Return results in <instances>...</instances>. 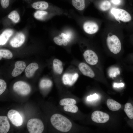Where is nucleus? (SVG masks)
<instances>
[{"label":"nucleus","mask_w":133,"mask_h":133,"mask_svg":"<svg viewBox=\"0 0 133 133\" xmlns=\"http://www.w3.org/2000/svg\"><path fill=\"white\" fill-rule=\"evenodd\" d=\"M0 60L2 57L7 59H11L13 57L12 53L9 50L5 49L0 50Z\"/></svg>","instance_id":"22"},{"label":"nucleus","mask_w":133,"mask_h":133,"mask_svg":"<svg viewBox=\"0 0 133 133\" xmlns=\"http://www.w3.org/2000/svg\"><path fill=\"white\" fill-rule=\"evenodd\" d=\"M63 44L65 46H66L67 44V39L64 37L62 39Z\"/></svg>","instance_id":"33"},{"label":"nucleus","mask_w":133,"mask_h":133,"mask_svg":"<svg viewBox=\"0 0 133 133\" xmlns=\"http://www.w3.org/2000/svg\"><path fill=\"white\" fill-rule=\"evenodd\" d=\"M25 37L24 34L20 33L17 34L11 40L10 44L14 48H18L21 46L24 43Z\"/></svg>","instance_id":"9"},{"label":"nucleus","mask_w":133,"mask_h":133,"mask_svg":"<svg viewBox=\"0 0 133 133\" xmlns=\"http://www.w3.org/2000/svg\"><path fill=\"white\" fill-rule=\"evenodd\" d=\"M47 12L42 10H38L36 11L34 14V17L38 19H42L45 16L47 15Z\"/></svg>","instance_id":"28"},{"label":"nucleus","mask_w":133,"mask_h":133,"mask_svg":"<svg viewBox=\"0 0 133 133\" xmlns=\"http://www.w3.org/2000/svg\"><path fill=\"white\" fill-rule=\"evenodd\" d=\"M7 87L6 83L3 80H0V95L5 90Z\"/></svg>","instance_id":"29"},{"label":"nucleus","mask_w":133,"mask_h":133,"mask_svg":"<svg viewBox=\"0 0 133 133\" xmlns=\"http://www.w3.org/2000/svg\"><path fill=\"white\" fill-rule=\"evenodd\" d=\"M112 13L116 18L122 22H128L132 19L129 13L125 10L120 8H113L111 10Z\"/></svg>","instance_id":"5"},{"label":"nucleus","mask_w":133,"mask_h":133,"mask_svg":"<svg viewBox=\"0 0 133 133\" xmlns=\"http://www.w3.org/2000/svg\"><path fill=\"white\" fill-rule=\"evenodd\" d=\"M8 17L11 19L14 22L17 23L19 19V14L16 11H13L11 12L8 15Z\"/></svg>","instance_id":"25"},{"label":"nucleus","mask_w":133,"mask_h":133,"mask_svg":"<svg viewBox=\"0 0 133 133\" xmlns=\"http://www.w3.org/2000/svg\"><path fill=\"white\" fill-rule=\"evenodd\" d=\"M49 6L48 2L44 1H40L33 3L32 7L36 9L44 10L47 9Z\"/></svg>","instance_id":"20"},{"label":"nucleus","mask_w":133,"mask_h":133,"mask_svg":"<svg viewBox=\"0 0 133 133\" xmlns=\"http://www.w3.org/2000/svg\"><path fill=\"white\" fill-rule=\"evenodd\" d=\"M72 3L73 6L79 10H83L84 8V0H72Z\"/></svg>","instance_id":"21"},{"label":"nucleus","mask_w":133,"mask_h":133,"mask_svg":"<svg viewBox=\"0 0 133 133\" xmlns=\"http://www.w3.org/2000/svg\"><path fill=\"white\" fill-rule=\"evenodd\" d=\"M98 95L96 93H95L92 95L88 96L87 97V101H90L96 100L98 98Z\"/></svg>","instance_id":"30"},{"label":"nucleus","mask_w":133,"mask_h":133,"mask_svg":"<svg viewBox=\"0 0 133 133\" xmlns=\"http://www.w3.org/2000/svg\"><path fill=\"white\" fill-rule=\"evenodd\" d=\"M107 106L111 110L115 111L119 110L121 107V105L115 100L110 99H107L106 101Z\"/></svg>","instance_id":"17"},{"label":"nucleus","mask_w":133,"mask_h":133,"mask_svg":"<svg viewBox=\"0 0 133 133\" xmlns=\"http://www.w3.org/2000/svg\"><path fill=\"white\" fill-rule=\"evenodd\" d=\"M53 65L54 71L58 74H61L63 70L62 62L59 59H55L53 61Z\"/></svg>","instance_id":"18"},{"label":"nucleus","mask_w":133,"mask_h":133,"mask_svg":"<svg viewBox=\"0 0 133 133\" xmlns=\"http://www.w3.org/2000/svg\"><path fill=\"white\" fill-rule=\"evenodd\" d=\"M10 127V124L7 117L6 116H0V133H7Z\"/></svg>","instance_id":"14"},{"label":"nucleus","mask_w":133,"mask_h":133,"mask_svg":"<svg viewBox=\"0 0 133 133\" xmlns=\"http://www.w3.org/2000/svg\"><path fill=\"white\" fill-rule=\"evenodd\" d=\"M113 3L115 4H118L120 2V0H113L112 1Z\"/></svg>","instance_id":"35"},{"label":"nucleus","mask_w":133,"mask_h":133,"mask_svg":"<svg viewBox=\"0 0 133 133\" xmlns=\"http://www.w3.org/2000/svg\"><path fill=\"white\" fill-rule=\"evenodd\" d=\"M124 110L128 117L130 119H133V106L130 102H127L125 105Z\"/></svg>","instance_id":"19"},{"label":"nucleus","mask_w":133,"mask_h":133,"mask_svg":"<svg viewBox=\"0 0 133 133\" xmlns=\"http://www.w3.org/2000/svg\"><path fill=\"white\" fill-rule=\"evenodd\" d=\"M7 116L11 123L15 126H19L22 124L23 119L17 111L13 109L10 110L8 113Z\"/></svg>","instance_id":"6"},{"label":"nucleus","mask_w":133,"mask_h":133,"mask_svg":"<svg viewBox=\"0 0 133 133\" xmlns=\"http://www.w3.org/2000/svg\"><path fill=\"white\" fill-rule=\"evenodd\" d=\"M76 103V101L75 100L70 98L63 99L59 102V104L61 106L74 105Z\"/></svg>","instance_id":"23"},{"label":"nucleus","mask_w":133,"mask_h":133,"mask_svg":"<svg viewBox=\"0 0 133 133\" xmlns=\"http://www.w3.org/2000/svg\"><path fill=\"white\" fill-rule=\"evenodd\" d=\"M124 84L123 83H121L119 84L115 83L114 84V86L118 87H122L124 86Z\"/></svg>","instance_id":"34"},{"label":"nucleus","mask_w":133,"mask_h":133,"mask_svg":"<svg viewBox=\"0 0 133 133\" xmlns=\"http://www.w3.org/2000/svg\"><path fill=\"white\" fill-rule=\"evenodd\" d=\"M78 77V74L77 73L65 74L62 77L63 82L65 85L72 86L76 81Z\"/></svg>","instance_id":"11"},{"label":"nucleus","mask_w":133,"mask_h":133,"mask_svg":"<svg viewBox=\"0 0 133 133\" xmlns=\"http://www.w3.org/2000/svg\"><path fill=\"white\" fill-rule=\"evenodd\" d=\"M83 56L86 62L90 65H95L98 63V56L92 50H88L85 51L83 53Z\"/></svg>","instance_id":"8"},{"label":"nucleus","mask_w":133,"mask_h":133,"mask_svg":"<svg viewBox=\"0 0 133 133\" xmlns=\"http://www.w3.org/2000/svg\"><path fill=\"white\" fill-rule=\"evenodd\" d=\"M10 0H1V4L2 7L4 9L7 8L9 6Z\"/></svg>","instance_id":"31"},{"label":"nucleus","mask_w":133,"mask_h":133,"mask_svg":"<svg viewBox=\"0 0 133 133\" xmlns=\"http://www.w3.org/2000/svg\"><path fill=\"white\" fill-rule=\"evenodd\" d=\"M52 85V83L51 80L47 79H43L40 82V86L41 89H45L50 87Z\"/></svg>","instance_id":"24"},{"label":"nucleus","mask_w":133,"mask_h":133,"mask_svg":"<svg viewBox=\"0 0 133 133\" xmlns=\"http://www.w3.org/2000/svg\"><path fill=\"white\" fill-rule=\"evenodd\" d=\"M13 89L17 93L22 96L28 94L31 91V88L29 85L22 81L15 82L13 85Z\"/></svg>","instance_id":"4"},{"label":"nucleus","mask_w":133,"mask_h":133,"mask_svg":"<svg viewBox=\"0 0 133 133\" xmlns=\"http://www.w3.org/2000/svg\"><path fill=\"white\" fill-rule=\"evenodd\" d=\"M83 28L87 33L92 34L96 33L99 30V26L95 22L92 21H87L84 24Z\"/></svg>","instance_id":"10"},{"label":"nucleus","mask_w":133,"mask_h":133,"mask_svg":"<svg viewBox=\"0 0 133 133\" xmlns=\"http://www.w3.org/2000/svg\"><path fill=\"white\" fill-rule=\"evenodd\" d=\"M79 69L84 75L93 78L95 76V73L91 68L87 65L84 63H81L79 65Z\"/></svg>","instance_id":"12"},{"label":"nucleus","mask_w":133,"mask_h":133,"mask_svg":"<svg viewBox=\"0 0 133 133\" xmlns=\"http://www.w3.org/2000/svg\"><path fill=\"white\" fill-rule=\"evenodd\" d=\"M111 6V4L109 1L105 0L102 2L100 7V9L103 11H105L109 10Z\"/></svg>","instance_id":"26"},{"label":"nucleus","mask_w":133,"mask_h":133,"mask_svg":"<svg viewBox=\"0 0 133 133\" xmlns=\"http://www.w3.org/2000/svg\"><path fill=\"white\" fill-rule=\"evenodd\" d=\"M27 127L30 133H41L44 129L42 121L37 118H32L28 120L27 124Z\"/></svg>","instance_id":"3"},{"label":"nucleus","mask_w":133,"mask_h":133,"mask_svg":"<svg viewBox=\"0 0 133 133\" xmlns=\"http://www.w3.org/2000/svg\"><path fill=\"white\" fill-rule=\"evenodd\" d=\"M63 108L65 111L72 113H76L78 110V107L75 105L64 106Z\"/></svg>","instance_id":"27"},{"label":"nucleus","mask_w":133,"mask_h":133,"mask_svg":"<svg viewBox=\"0 0 133 133\" xmlns=\"http://www.w3.org/2000/svg\"><path fill=\"white\" fill-rule=\"evenodd\" d=\"M26 66L25 62L21 61L16 62L15 64V68L11 73L14 77H16L20 74L24 70Z\"/></svg>","instance_id":"13"},{"label":"nucleus","mask_w":133,"mask_h":133,"mask_svg":"<svg viewBox=\"0 0 133 133\" xmlns=\"http://www.w3.org/2000/svg\"><path fill=\"white\" fill-rule=\"evenodd\" d=\"M91 118L94 122L98 123H104L108 121L109 118V115L99 111H96L92 114Z\"/></svg>","instance_id":"7"},{"label":"nucleus","mask_w":133,"mask_h":133,"mask_svg":"<svg viewBox=\"0 0 133 133\" xmlns=\"http://www.w3.org/2000/svg\"><path fill=\"white\" fill-rule=\"evenodd\" d=\"M13 33V31L11 29H7L4 31L0 35V45H5Z\"/></svg>","instance_id":"16"},{"label":"nucleus","mask_w":133,"mask_h":133,"mask_svg":"<svg viewBox=\"0 0 133 133\" xmlns=\"http://www.w3.org/2000/svg\"><path fill=\"white\" fill-rule=\"evenodd\" d=\"M106 41L107 46L111 52L117 54L120 52L121 49V44L117 36L113 35L108 36Z\"/></svg>","instance_id":"2"},{"label":"nucleus","mask_w":133,"mask_h":133,"mask_svg":"<svg viewBox=\"0 0 133 133\" xmlns=\"http://www.w3.org/2000/svg\"><path fill=\"white\" fill-rule=\"evenodd\" d=\"M38 68V65L36 63H31L25 68V72L26 76L28 78L32 77L35 71Z\"/></svg>","instance_id":"15"},{"label":"nucleus","mask_w":133,"mask_h":133,"mask_svg":"<svg viewBox=\"0 0 133 133\" xmlns=\"http://www.w3.org/2000/svg\"><path fill=\"white\" fill-rule=\"evenodd\" d=\"M53 41L56 44L58 45H61L63 44L62 39L58 37H54L53 38Z\"/></svg>","instance_id":"32"},{"label":"nucleus","mask_w":133,"mask_h":133,"mask_svg":"<svg viewBox=\"0 0 133 133\" xmlns=\"http://www.w3.org/2000/svg\"><path fill=\"white\" fill-rule=\"evenodd\" d=\"M50 121L52 125L55 128L61 132H68L72 126L70 121L61 114H53L50 118Z\"/></svg>","instance_id":"1"}]
</instances>
